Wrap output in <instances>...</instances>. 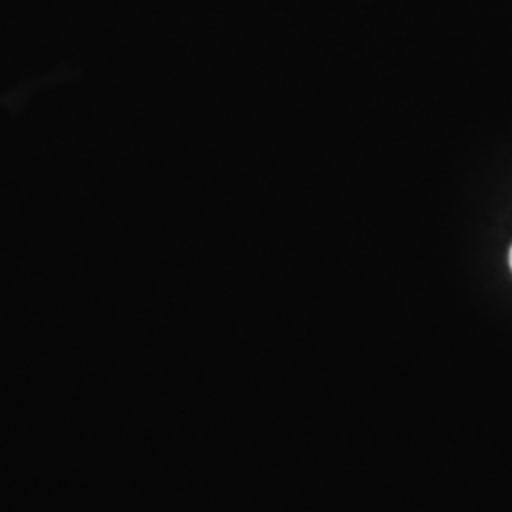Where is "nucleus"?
Wrapping results in <instances>:
<instances>
[{"instance_id":"f257e3e1","label":"nucleus","mask_w":512,"mask_h":512,"mask_svg":"<svg viewBox=\"0 0 512 512\" xmlns=\"http://www.w3.org/2000/svg\"><path fill=\"white\" fill-rule=\"evenodd\" d=\"M509 262H511V270H512V249H511V256H509Z\"/></svg>"}]
</instances>
